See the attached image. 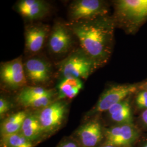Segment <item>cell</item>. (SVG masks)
<instances>
[{
    "label": "cell",
    "mask_w": 147,
    "mask_h": 147,
    "mask_svg": "<svg viewBox=\"0 0 147 147\" xmlns=\"http://www.w3.org/2000/svg\"><path fill=\"white\" fill-rule=\"evenodd\" d=\"M67 24L78 39L80 48L98 68L103 67L109 62L113 50L116 28L112 16L70 22Z\"/></svg>",
    "instance_id": "obj_1"
},
{
    "label": "cell",
    "mask_w": 147,
    "mask_h": 147,
    "mask_svg": "<svg viewBox=\"0 0 147 147\" xmlns=\"http://www.w3.org/2000/svg\"><path fill=\"white\" fill-rule=\"evenodd\" d=\"M116 28L128 34H136L147 21V0H116L112 2Z\"/></svg>",
    "instance_id": "obj_2"
},
{
    "label": "cell",
    "mask_w": 147,
    "mask_h": 147,
    "mask_svg": "<svg viewBox=\"0 0 147 147\" xmlns=\"http://www.w3.org/2000/svg\"><path fill=\"white\" fill-rule=\"evenodd\" d=\"M58 71L63 78L87 80L98 68L94 62L80 47L58 64Z\"/></svg>",
    "instance_id": "obj_3"
},
{
    "label": "cell",
    "mask_w": 147,
    "mask_h": 147,
    "mask_svg": "<svg viewBox=\"0 0 147 147\" xmlns=\"http://www.w3.org/2000/svg\"><path fill=\"white\" fill-rule=\"evenodd\" d=\"M110 6L102 0H76L69 5L68 16L70 22L87 20L108 16Z\"/></svg>",
    "instance_id": "obj_4"
},
{
    "label": "cell",
    "mask_w": 147,
    "mask_h": 147,
    "mask_svg": "<svg viewBox=\"0 0 147 147\" xmlns=\"http://www.w3.org/2000/svg\"><path fill=\"white\" fill-rule=\"evenodd\" d=\"M138 84L139 82L111 85L101 95L90 113L95 114L107 111L112 106L134 94L138 89Z\"/></svg>",
    "instance_id": "obj_5"
},
{
    "label": "cell",
    "mask_w": 147,
    "mask_h": 147,
    "mask_svg": "<svg viewBox=\"0 0 147 147\" xmlns=\"http://www.w3.org/2000/svg\"><path fill=\"white\" fill-rule=\"evenodd\" d=\"M68 111V104L63 100L53 101L40 110L37 115L42 132L55 131L63 124Z\"/></svg>",
    "instance_id": "obj_6"
},
{
    "label": "cell",
    "mask_w": 147,
    "mask_h": 147,
    "mask_svg": "<svg viewBox=\"0 0 147 147\" xmlns=\"http://www.w3.org/2000/svg\"><path fill=\"white\" fill-rule=\"evenodd\" d=\"M0 78L1 84L8 89H22L27 86L28 81L21 57L1 64Z\"/></svg>",
    "instance_id": "obj_7"
},
{
    "label": "cell",
    "mask_w": 147,
    "mask_h": 147,
    "mask_svg": "<svg viewBox=\"0 0 147 147\" xmlns=\"http://www.w3.org/2000/svg\"><path fill=\"white\" fill-rule=\"evenodd\" d=\"M73 32L68 24L60 22L55 24L48 38L49 50L56 55L67 53L73 43Z\"/></svg>",
    "instance_id": "obj_8"
},
{
    "label": "cell",
    "mask_w": 147,
    "mask_h": 147,
    "mask_svg": "<svg viewBox=\"0 0 147 147\" xmlns=\"http://www.w3.org/2000/svg\"><path fill=\"white\" fill-rule=\"evenodd\" d=\"M27 81L34 86L45 84L50 81L52 71L50 64L42 58L32 57L24 63Z\"/></svg>",
    "instance_id": "obj_9"
},
{
    "label": "cell",
    "mask_w": 147,
    "mask_h": 147,
    "mask_svg": "<svg viewBox=\"0 0 147 147\" xmlns=\"http://www.w3.org/2000/svg\"><path fill=\"white\" fill-rule=\"evenodd\" d=\"M105 145L116 147L129 146L138 136L136 129L131 124H120L108 129L106 131Z\"/></svg>",
    "instance_id": "obj_10"
},
{
    "label": "cell",
    "mask_w": 147,
    "mask_h": 147,
    "mask_svg": "<svg viewBox=\"0 0 147 147\" xmlns=\"http://www.w3.org/2000/svg\"><path fill=\"white\" fill-rule=\"evenodd\" d=\"M50 31L49 26L43 24H34L27 27L25 31L27 51L31 54L39 52L49 38Z\"/></svg>",
    "instance_id": "obj_11"
},
{
    "label": "cell",
    "mask_w": 147,
    "mask_h": 147,
    "mask_svg": "<svg viewBox=\"0 0 147 147\" xmlns=\"http://www.w3.org/2000/svg\"><path fill=\"white\" fill-rule=\"evenodd\" d=\"M16 10L29 20L42 19L50 11V5L42 0H21L16 5Z\"/></svg>",
    "instance_id": "obj_12"
},
{
    "label": "cell",
    "mask_w": 147,
    "mask_h": 147,
    "mask_svg": "<svg viewBox=\"0 0 147 147\" xmlns=\"http://www.w3.org/2000/svg\"><path fill=\"white\" fill-rule=\"evenodd\" d=\"M78 135L84 147H94L102 139V129L99 121L93 119L80 127Z\"/></svg>",
    "instance_id": "obj_13"
},
{
    "label": "cell",
    "mask_w": 147,
    "mask_h": 147,
    "mask_svg": "<svg viewBox=\"0 0 147 147\" xmlns=\"http://www.w3.org/2000/svg\"><path fill=\"white\" fill-rule=\"evenodd\" d=\"M132 96L112 106L107 111L108 115L112 121L119 124H132V114L130 104Z\"/></svg>",
    "instance_id": "obj_14"
},
{
    "label": "cell",
    "mask_w": 147,
    "mask_h": 147,
    "mask_svg": "<svg viewBox=\"0 0 147 147\" xmlns=\"http://www.w3.org/2000/svg\"><path fill=\"white\" fill-rule=\"evenodd\" d=\"M84 86L81 79L76 78H63L57 85V100L64 98L73 99L79 94Z\"/></svg>",
    "instance_id": "obj_15"
},
{
    "label": "cell",
    "mask_w": 147,
    "mask_h": 147,
    "mask_svg": "<svg viewBox=\"0 0 147 147\" xmlns=\"http://www.w3.org/2000/svg\"><path fill=\"white\" fill-rule=\"evenodd\" d=\"M27 115L26 112L22 111L7 117L1 123V135L3 136L20 132L24 121Z\"/></svg>",
    "instance_id": "obj_16"
},
{
    "label": "cell",
    "mask_w": 147,
    "mask_h": 147,
    "mask_svg": "<svg viewBox=\"0 0 147 147\" xmlns=\"http://www.w3.org/2000/svg\"><path fill=\"white\" fill-rule=\"evenodd\" d=\"M20 132L32 142L39 137L42 131L36 115H27L22 124Z\"/></svg>",
    "instance_id": "obj_17"
},
{
    "label": "cell",
    "mask_w": 147,
    "mask_h": 147,
    "mask_svg": "<svg viewBox=\"0 0 147 147\" xmlns=\"http://www.w3.org/2000/svg\"><path fill=\"white\" fill-rule=\"evenodd\" d=\"M1 144L3 147H33L32 142L20 132L2 136Z\"/></svg>",
    "instance_id": "obj_18"
},
{
    "label": "cell",
    "mask_w": 147,
    "mask_h": 147,
    "mask_svg": "<svg viewBox=\"0 0 147 147\" xmlns=\"http://www.w3.org/2000/svg\"><path fill=\"white\" fill-rule=\"evenodd\" d=\"M54 91L53 89H47L40 86H26L21 89L18 95L19 103L32 98L49 94Z\"/></svg>",
    "instance_id": "obj_19"
},
{
    "label": "cell",
    "mask_w": 147,
    "mask_h": 147,
    "mask_svg": "<svg viewBox=\"0 0 147 147\" xmlns=\"http://www.w3.org/2000/svg\"><path fill=\"white\" fill-rule=\"evenodd\" d=\"M56 92L54 90L49 94L25 100L21 102L20 104L26 107L39 109L41 110L54 101L53 98Z\"/></svg>",
    "instance_id": "obj_20"
},
{
    "label": "cell",
    "mask_w": 147,
    "mask_h": 147,
    "mask_svg": "<svg viewBox=\"0 0 147 147\" xmlns=\"http://www.w3.org/2000/svg\"><path fill=\"white\" fill-rule=\"evenodd\" d=\"M135 95V104L138 110H147V90L138 89Z\"/></svg>",
    "instance_id": "obj_21"
},
{
    "label": "cell",
    "mask_w": 147,
    "mask_h": 147,
    "mask_svg": "<svg viewBox=\"0 0 147 147\" xmlns=\"http://www.w3.org/2000/svg\"><path fill=\"white\" fill-rule=\"evenodd\" d=\"M11 102L3 97H1L0 98V116L2 118L6 113L10 110L11 107Z\"/></svg>",
    "instance_id": "obj_22"
},
{
    "label": "cell",
    "mask_w": 147,
    "mask_h": 147,
    "mask_svg": "<svg viewBox=\"0 0 147 147\" xmlns=\"http://www.w3.org/2000/svg\"><path fill=\"white\" fill-rule=\"evenodd\" d=\"M140 119L142 123L147 126V110L142 111L140 115Z\"/></svg>",
    "instance_id": "obj_23"
},
{
    "label": "cell",
    "mask_w": 147,
    "mask_h": 147,
    "mask_svg": "<svg viewBox=\"0 0 147 147\" xmlns=\"http://www.w3.org/2000/svg\"><path fill=\"white\" fill-rule=\"evenodd\" d=\"M138 89L147 90V79L146 80L142 81L141 82H139Z\"/></svg>",
    "instance_id": "obj_24"
},
{
    "label": "cell",
    "mask_w": 147,
    "mask_h": 147,
    "mask_svg": "<svg viewBox=\"0 0 147 147\" xmlns=\"http://www.w3.org/2000/svg\"><path fill=\"white\" fill-rule=\"evenodd\" d=\"M59 147H78L73 142H67L63 143Z\"/></svg>",
    "instance_id": "obj_25"
},
{
    "label": "cell",
    "mask_w": 147,
    "mask_h": 147,
    "mask_svg": "<svg viewBox=\"0 0 147 147\" xmlns=\"http://www.w3.org/2000/svg\"><path fill=\"white\" fill-rule=\"evenodd\" d=\"M101 147H116V146H109V145H105L104 146Z\"/></svg>",
    "instance_id": "obj_26"
},
{
    "label": "cell",
    "mask_w": 147,
    "mask_h": 147,
    "mask_svg": "<svg viewBox=\"0 0 147 147\" xmlns=\"http://www.w3.org/2000/svg\"><path fill=\"white\" fill-rule=\"evenodd\" d=\"M143 147H147V143L146 144H145V145H144V146Z\"/></svg>",
    "instance_id": "obj_27"
}]
</instances>
